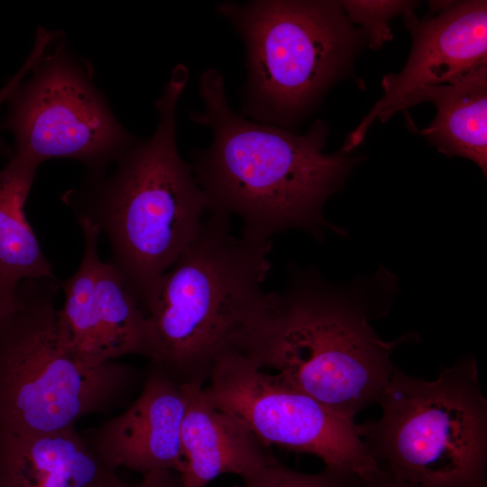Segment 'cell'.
Wrapping results in <instances>:
<instances>
[{"mask_svg": "<svg viewBox=\"0 0 487 487\" xmlns=\"http://www.w3.org/2000/svg\"><path fill=\"white\" fill-rule=\"evenodd\" d=\"M404 14L412 36L409 58L400 73L382 78L384 95L348 136L345 152L363 142L375 120L386 122L409 107L421 90L454 84L487 68L486 1L451 2L427 20H418L413 10Z\"/></svg>", "mask_w": 487, "mask_h": 487, "instance_id": "8fae6325", "label": "cell"}, {"mask_svg": "<svg viewBox=\"0 0 487 487\" xmlns=\"http://www.w3.org/2000/svg\"><path fill=\"white\" fill-rule=\"evenodd\" d=\"M0 170V273L13 283L54 278L25 214L38 165L13 152Z\"/></svg>", "mask_w": 487, "mask_h": 487, "instance_id": "2e32d148", "label": "cell"}, {"mask_svg": "<svg viewBox=\"0 0 487 487\" xmlns=\"http://www.w3.org/2000/svg\"><path fill=\"white\" fill-rule=\"evenodd\" d=\"M51 42L31 78L7 99L0 128L13 133V152L38 166L50 159H73L89 176L103 175L139 140L114 116L89 66L69 53L63 39L56 36L52 50Z\"/></svg>", "mask_w": 487, "mask_h": 487, "instance_id": "ba28073f", "label": "cell"}, {"mask_svg": "<svg viewBox=\"0 0 487 487\" xmlns=\"http://www.w3.org/2000/svg\"><path fill=\"white\" fill-rule=\"evenodd\" d=\"M352 487H415L380 469L364 475H354Z\"/></svg>", "mask_w": 487, "mask_h": 487, "instance_id": "ffe728a7", "label": "cell"}, {"mask_svg": "<svg viewBox=\"0 0 487 487\" xmlns=\"http://www.w3.org/2000/svg\"><path fill=\"white\" fill-rule=\"evenodd\" d=\"M216 11L245 47L241 115L288 130L314 106L355 47L340 2L227 1Z\"/></svg>", "mask_w": 487, "mask_h": 487, "instance_id": "52a82bcc", "label": "cell"}, {"mask_svg": "<svg viewBox=\"0 0 487 487\" xmlns=\"http://www.w3.org/2000/svg\"><path fill=\"white\" fill-rule=\"evenodd\" d=\"M35 65V60L32 57H28L24 64L19 69V71L10 79L5 87L0 89V106L4 101L7 100L17 87L22 83L24 76L30 72ZM1 129V128H0ZM0 150L7 157L10 155L12 150H9L5 144L4 141L0 136Z\"/></svg>", "mask_w": 487, "mask_h": 487, "instance_id": "44dd1931", "label": "cell"}, {"mask_svg": "<svg viewBox=\"0 0 487 487\" xmlns=\"http://www.w3.org/2000/svg\"><path fill=\"white\" fill-rule=\"evenodd\" d=\"M0 487H132L88 446L76 426L57 432L0 431Z\"/></svg>", "mask_w": 487, "mask_h": 487, "instance_id": "5bb4252c", "label": "cell"}, {"mask_svg": "<svg viewBox=\"0 0 487 487\" xmlns=\"http://www.w3.org/2000/svg\"><path fill=\"white\" fill-rule=\"evenodd\" d=\"M362 425L377 466L415 487H487V400L474 357L441 367L435 381L398 367Z\"/></svg>", "mask_w": 487, "mask_h": 487, "instance_id": "5b68a950", "label": "cell"}, {"mask_svg": "<svg viewBox=\"0 0 487 487\" xmlns=\"http://www.w3.org/2000/svg\"><path fill=\"white\" fill-rule=\"evenodd\" d=\"M349 21L360 23L370 40V46L378 49L391 40L388 22L393 16L413 10L410 1H340Z\"/></svg>", "mask_w": 487, "mask_h": 487, "instance_id": "ac0fdd59", "label": "cell"}, {"mask_svg": "<svg viewBox=\"0 0 487 487\" xmlns=\"http://www.w3.org/2000/svg\"><path fill=\"white\" fill-rule=\"evenodd\" d=\"M429 101L437 109L422 134L446 156L471 160L487 172V68L454 84L427 87L409 107Z\"/></svg>", "mask_w": 487, "mask_h": 487, "instance_id": "9a60e30c", "label": "cell"}, {"mask_svg": "<svg viewBox=\"0 0 487 487\" xmlns=\"http://www.w3.org/2000/svg\"><path fill=\"white\" fill-rule=\"evenodd\" d=\"M132 487H183V485L178 473L162 470L142 474L141 483Z\"/></svg>", "mask_w": 487, "mask_h": 487, "instance_id": "7402d4cb", "label": "cell"}, {"mask_svg": "<svg viewBox=\"0 0 487 487\" xmlns=\"http://www.w3.org/2000/svg\"><path fill=\"white\" fill-rule=\"evenodd\" d=\"M202 111L191 120L208 127L213 140L196 151L191 168L208 211L236 216L241 235L271 240L299 228L320 239L323 229H342L322 216L327 198L337 191L354 164L341 151L323 152L327 127L316 121L305 133L249 120L229 106L223 75L215 69L199 77Z\"/></svg>", "mask_w": 487, "mask_h": 487, "instance_id": "6da1fadb", "label": "cell"}, {"mask_svg": "<svg viewBox=\"0 0 487 487\" xmlns=\"http://www.w3.org/2000/svg\"><path fill=\"white\" fill-rule=\"evenodd\" d=\"M19 300L20 283H13L0 273V325L15 310Z\"/></svg>", "mask_w": 487, "mask_h": 487, "instance_id": "d6986e66", "label": "cell"}, {"mask_svg": "<svg viewBox=\"0 0 487 487\" xmlns=\"http://www.w3.org/2000/svg\"><path fill=\"white\" fill-rule=\"evenodd\" d=\"M208 380L203 386L208 399L264 446L314 455L325 467L353 474L378 469L354 418L336 413L246 357H222Z\"/></svg>", "mask_w": 487, "mask_h": 487, "instance_id": "9c48e42d", "label": "cell"}, {"mask_svg": "<svg viewBox=\"0 0 487 487\" xmlns=\"http://www.w3.org/2000/svg\"><path fill=\"white\" fill-rule=\"evenodd\" d=\"M188 78L187 67L173 69L155 104L159 124L152 137L124 152L110 176H89L62 196L78 220L89 221L106 234L108 262L142 309L208 211L191 165L177 148L176 111Z\"/></svg>", "mask_w": 487, "mask_h": 487, "instance_id": "3957f363", "label": "cell"}, {"mask_svg": "<svg viewBox=\"0 0 487 487\" xmlns=\"http://www.w3.org/2000/svg\"><path fill=\"white\" fill-rule=\"evenodd\" d=\"M188 400V384L179 383L152 363L133 404L83 437L115 470L124 466L142 474L162 470L179 473L184 464L181 426Z\"/></svg>", "mask_w": 487, "mask_h": 487, "instance_id": "7c38bea8", "label": "cell"}, {"mask_svg": "<svg viewBox=\"0 0 487 487\" xmlns=\"http://www.w3.org/2000/svg\"><path fill=\"white\" fill-rule=\"evenodd\" d=\"M209 212L142 308L162 368L179 383L203 385L222 357L239 354L270 292L271 240L235 236L230 216Z\"/></svg>", "mask_w": 487, "mask_h": 487, "instance_id": "277c9868", "label": "cell"}, {"mask_svg": "<svg viewBox=\"0 0 487 487\" xmlns=\"http://www.w3.org/2000/svg\"><path fill=\"white\" fill-rule=\"evenodd\" d=\"M54 278L20 282L15 310L0 325V431L57 432L124 403L137 371L110 361L80 364L61 347Z\"/></svg>", "mask_w": 487, "mask_h": 487, "instance_id": "8992f818", "label": "cell"}, {"mask_svg": "<svg viewBox=\"0 0 487 487\" xmlns=\"http://www.w3.org/2000/svg\"><path fill=\"white\" fill-rule=\"evenodd\" d=\"M181 426L183 487H206L220 475L246 478L276 460L240 420L216 406L203 385L187 383Z\"/></svg>", "mask_w": 487, "mask_h": 487, "instance_id": "4fadbf2b", "label": "cell"}, {"mask_svg": "<svg viewBox=\"0 0 487 487\" xmlns=\"http://www.w3.org/2000/svg\"><path fill=\"white\" fill-rule=\"evenodd\" d=\"M356 474L330 469L305 473L284 466L277 459L243 479L241 487H352Z\"/></svg>", "mask_w": 487, "mask_h": 487, "instance_id": "e0dca14e", "label": "cell"}, {"mask_svg": "<svg viewBox=\"0 0 487 487\" xmlns=\"http://www.w3.org/2000/svg\"><path fill=\"white\" fill-rule=\"evenodd\" d=\"M371 283L339 288L316 271L293 270L282 291L270 292L238 354L354 418L378 403L397 368L394 348L417 337L409 332L387 342L376 334L369 321L381 315L366 294Z\"/></svg>", "mask_w": 487, "mask_h": 487, "instance_id": "7a4b0ae2", "label": "cell"}, {"mask_svg": "<svg viewBox=\"0 0 487 487\" xmlns=\"http://www.w3.org/2000/svg\"><path fill=\"white\" fill-rule=\"evenodd\" d=\"M84 253L77 271L60 281L64 304L57 310L61 347L87 367L139 354L155 363L158 345L152 326L116 270L98 253L96 225L78 220Z\"/></svg>", "mask_w": 487, "mask_h": 487, "instance_id": "30bf717a", "label": "cell"}]
</instances>
